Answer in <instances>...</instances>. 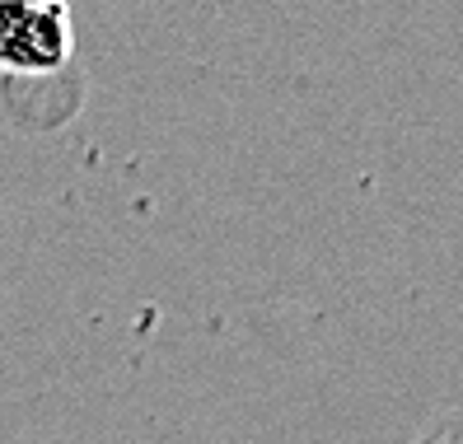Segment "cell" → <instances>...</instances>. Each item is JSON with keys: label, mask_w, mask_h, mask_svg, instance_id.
Instances as JSON below:
<instances>
[{"label": "cell", "mask_w": 463, "mask_h": 444, "mask_svg": "<svg viewBox=\"0 0 463 444\" xmlns=\"http://www.w3.org/2000/svg\"><path fill=\"white\" fill-rule=\"evenodd\" d=\"M75 57V24L66 0H0V75L43 80Z\"/></svg>", "instance_id": "obj_1"}]
</instances>
